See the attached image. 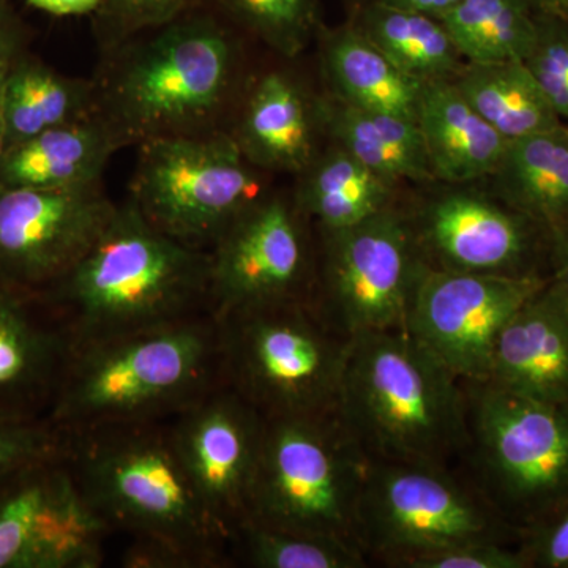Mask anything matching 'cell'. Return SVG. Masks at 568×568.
<instances>
[{
	"label": "cell",
	"instance_id": "d6a6232c",
	"mask_svg": "<svg viewBox=\"0 0 568 568\" xmlns=\"http://www.w3.org/2000/svg\"><path fill=\"white\" fill-rule=\"evenodd\" d=\"M203 0H103L93 14L104 50H114L141 33L200 9Z\"/></svg>",
	"mask_w": 568,
	"mask_h": 568
},
{
	"label": "cell",
	"instance_id": "8fae6325",
	"mask_svg": "<svg viewBox=\"0 0 568 568\" xmlns=\"http://www.w3.org/2000/svg\"><path fill=\"white\" fill-rule=\"evenodd\" d=\"M315 230L312 302L325 323L349 339L406 332L414 295L429 268L407 212L394 204L353 226Z\"/></svg>",
	"mask_w": 568,
	"mask_h": 568
},
{
	"label": "cell",
	"instance_id": "ba28073f",
	"mask_svg": "<svg viewBox=\"0 0 568 568\" xmlns=\"http://www.w3.org/2000/svg\"><path fill=\"white\" fill-rule=\"evenodd\" d=\"M368 463L336 413L265 418L246 519L358 545Z\"/></svg>",
	"mask_w": 568,
	"mask_h": 568
},
{
	"label": "cell",
	"instance_id": "4fadbf2b",
	"mask_svg": "<svg viewBox=\"0 0 568 568\" xmlns=\"http://www.w3.org/2000/svg\"><path fill=\"white\" fill-rule=\"evenodd\" d=\"M67 455L0 481V568L102 566L112 532L82 495Z\"/></svg>",
	"mask_w": 568,
	"mask_h": 568
},
{
	"label": "cell",
	"instance_id": "f35d334b",
	"mask_svg": "<svg viewBox=\"0 0 568 568\" xmlns=\"http://www.w3.org/2000/svg\"><path fill=\"white\" fill-rule=\"evenodd\" d=\"M549 272L568 293V222L549 231Z\"/></svg>",
	"mask_w": 568,
	"mask_h": 568
},
{
	"label": "cell",
	"instance_id": "60d3db41",
	"mask_svg": "<svg viewBox=\"0 0 568 568\" xmlns=\"http://www.w3.org/2000/svg\"><path fill=\"white\" fill-rule=\"evenodd\" d=\"M381 2L398 7V9L428 14V17L444 18L462 0H381Z\"/></svg>",
	"mask_w": 568,
	"mask_h": 568
},
{
	"label": "cell",
	"instance_id": "277c9868",
	"mask_svg": "<svg viewBox=\"0 0 568 568\" xmlns=\"http://www.w3.org/2000/svg\"><path fill=\"white\" fill-rule=\"evenodd\" d=\"M222 383L207 313L74 347L48 418L67 433L168 422Z\"/></svg>",
	"mask_w": 568,
	"mask_h": 568
},
{
	"label": "cell",
	"instance_id": "d4e9b609",
	"mask_svg": "<svg viewBox=\"0 0 568 568\" xmlns=\"http://www.w3.org/2000/svg\"><path fill=\"white\" fill-rule=\"evenodd\" d=\"M324 69L342 102L417 122L425 82L396 67L357 29L325 39Z\"/></svg>",
	"mask_w": 568,
	"mask_h": 568
},
{
	"label": "cell",
	"instance_id": "83f0119b",
	"mask_svg": "<svg viewBox=\"0 0 568 568\" xmlns=\"http://www.w3.org/2000/svg\"><path fill=\"white\" fill-rule=\"evenodd\" d=\"M294 194L298 209L320 230L353 226L394 205V185L336 148L316 156Z\"/></svg>",
	"mask_w": 568,
	"mask_h": 568
},
{
	"label": "cell",
	"instance_id": "e0dca14e",
	"mask_svg": "<svg viewBox=\"0 0 568 568\" xmlns=\"http://www.w3.org/2000/svg\"><path fill=\"white\" fill-rule=\"evenodd\" d=\"M168 424L197 496L231 547L235 529L248 518L265 417L222 383Z\"/></svg>",
	"mask_w": 568,
	"mask_h": 568
},
{
	"label": "cell",
	"instance_id": "3957f363",
	"mask_svg": "<svg viewBox=\"0 0 568 568\" xmlns=\"http://www.w3.org/2000/svg\"><path fill=\"white\" fill-rule=\"evenodd\" d=\"M110 52L97 112L123 144L219 130L239 73L237 41L219 18L200 7Z\"/></svg>",
	"mask_w": 568,
	"mask_h": 568
},
{
	"label": "cell",
	"instance_id": "2e32d148",
	"mask_svg": "<svg viewBox=\"0 0 568 568\" xmlns=\"http://www.w3.org/2000/svg\"><path fill=\"white\" fill-rule=\"evenodd\" d=\"M429 267L504 276H551L549 234L491 193L450 190L407 212Z\"/></svg>",
	"mask_w": 568,
	"mask_h": 568
},
{
	"label": "cell",
	"instance_id": "44dd1931",
	"mask_svg": "<svg viewBox=\"0 0 568 568\" xmlns=\"http://www.w3.org/2000/svg\"><path fill=\"white\" fill-rule=\"evenodd\" d=\"M122 138L99 112L7 148L0 189H70L100 183Z\"/></svg>",
	"mask_w": 568,
	"mask_h": 568
},
{
	"label": "cell",
	"instance_id": "8d00e7d4",
	"mask_svg": "<svg viewBox=\"0 0 568 568\" xmlns=\"http://www.w3.org/2000/svg\"><path fill=\"white\" fill-rule=\"evenodd\" d=\"M528 568H568V503L536 529L519 537Z\"/></svg>",
	"mask_w": 568,
	"mask_h": 568
},
{
	"label": "cell",
	"instance_id": "6da1fadb",
	"mask_svg": "<svg viewBox=\"0 0 568 568\" xmlns=\"http://www.w3.org/2000/svg\"><path fill=\"white\" fill-rule=\"evenodd\" d=\"M168 422L69 433L67 459L82 495L111 532L130 537L123 567L233 566L230 540L197 496Z\"/></svg>",
	"mask_w": 568,
	"mask_h": 568
},
{
	"label": "cell",
	"instance_id": "52a82bcc",
	"mask_svg": "<svg viewBox=\"0 0 568 568\" xmlns=\"http://www.w3.org/2000/svg\"><path fill=\"white\" fill-rule=\"evenodd\" d=\"M215 321L223 384L265 418L336 413L353 339L312 301L250 306Z\"/></svg>",
	"mask_w": 568,
	"mask_h": 568
},
{
	"label": "cell",
	"instance_id": "f1b7e54d",
	"mask_svg": "<svg viewBox=\"0 0 568 568\" xmlns=\"http://www.w3.org/2000/svg\"><path fill=\"white\" fill-rule=\"evenodd\" d=\"M353 28L422 82L455 80L466 63L440 18L369 0Z\"/></svg>",
	"mask_w": 568,
	"mask_h": 568
},
{
	"label": "cell",
	"instance_id": "484cf974",
	"mask_svg": "<svg viewBox=\"0 0 568 568\" xmlns=\"http://www.w3.org/2000/svg\"><path fill=\"white\" fill-rule=\"evenodd\" d=\"M454 82L507 141L566 125L523 61L466 62Z\"/></svg>",
	"mask_w": 568,
	"mask_h": 568
},
{
	"label": "cell",
	"instance_id": "74e56055",
	"mask_svg": "<svg viewBox=\"0 0 568 568\" xmlns=\"http://www.w3.org/2000/svg\"><path fill=\"white\" fill-rule=\"evenodd\" d=\"M24 33L7 3H0V73L10 69L24 52Z\"/></svg>",
	"mask_w": 568,
	"mask_h": 568
},
{
	"label": "cell",
	"instance_id": "ab89813d",
	"mask_svg": "<svg viewBox=\"0 0 568 568\" xmlns=\"http://www.w3.org/2000/svg\"><path fill=\"white\" fill-rule=\"evenodd\" d=\"M102 2L103 0H28L33 9L52 17H93Z\"/></svg>",
	"mask_w": 568,
	"mask_h": 568
},
{
	"label": "cell",
	"instance_id": "836d02e7",
	"mask_svg": "<svg viewBox=\"0 0 568 568\" xmlns=\"http://www.w3.org/2000/svg\"><path fill=\"white\" fill-rule=\"evenodd\" d=\"M525 63L568 125V20L537 11L536 41Z\"/></svg>",
	"mask_w": 568,
	"mask_h": 568
},
{
	"label": "cell",
	"instance_id": "8992f818",
	"mask_svg": "<svg viewBox=\"0 0 568 568\" xmlns=\"http://www.w3.org/2000/svg\"><path fill=\"white\" fill-rule=\"evenodd\" d=\"M467 446L459 473L519 537L568 503V402L465 383Z\"/></svg>",
	"mask_w": 568,
	"mask_h": 568
},
{
	"label": "cell",
	"instance_id": "9c48e42d",
	"mask_svg": "<svg viewBox=\"0 0 568 568\" xmlns=\"http://www.w3.org/2000/svg\"><path fill=\"white\" fill-rule=\"evenodd\" d=\"M518 544L519 536L457 469L369 459L357 544L369 564L407 559L466 541Z\"/></svg>",
	"mask_w": 568,
	"mask_h": 568
},
{
	"label": "cell",
	"instance_id": "7a4b0ae2",
	"mask_svg": "<svg viewBox=\"0 0 568 568\" xmlns=\"http://www.w3.org/2000/svg\"><path fill=\"white\" fill-rule=\"evenodd\" d=\"M209 275V252L163 233L129 200L80 263L36 295L74 349L207 315Z\"/></svg>",
	"mask_w": 568,
	"mask_h": 568
},
{
	"label": "cell",
	"instance_id": "1f68e13d",
	"mask_svg": "<svg viewBox=\"0 0 568 568\" xmlns=\"http://www.w3.org/2000/svg\"><path fill=\"white\" fill-rule=\"evenodd\" d=\"M230 20L293 59L312 39L316 26V0H216Z\"/></svg>",
	"mask_w": 568,
	"mask_h": 568
},
{
	"label": "cell",
	"instance_id": "b9f144b4",
	"mask_svg": "<svg viewBox=\"0 0 568 568\" xmlns=\"http://www.w3.org/2000/svg\"><path fill=\"white\" fill-rule=\"evenodd\" d=\"M538 13L568 20V0H532Z\"/></svg>",
	"mask_w": 568,
	"mask_h": 568
},
{
	"label": "cell",
	"instance_id": "9a60e30c",
	"mask_svg": "<svg viewBox=\"0 0 568 568\" xmlns=\"http://www.w3.org/2000/svg\"><path fill=\"white\" fill-rule=\"evenodd\" d=\"M100 183L0 189V282L37 294L92 248L118 212Z\"/></svg>",
	"mask_w": 568,
	"mask_h": 568
},
{
	"label": "cell",
	"instance_id": "7402d4cb",
	"mask_svg": "<svg viewBox=\"0 0 568 568\" xmlns=\"http://www.w3.org/2000/svg\"><path fill=\"white\" fill-rule=\"evenodd\" d=\"M417 125L435 181H488L508 141L467 102L454 80L425 82Z\"/></svg>",
	"mask_w": 568,
	"mask_h": 568
},
{
	"label": "cell",
	"instance_id": "ffe728a7",
	"mask_svg": "<svg viewBox=\"0 0 568 568\" xmlns=\"http://www.w3.org/2000/svg\"><path fill=\"white\" fill-rule=\"evenodd\" d=\"M316 118L317 104L291 74L267 71L246 92L230 133L257 170L302 174L316 159Z\"/></svg>",
	"mask_w": 568,
	"mask_h": 568
},
{
	"label": "cell",
	"instance_id": "603a6c76",
	"mask_svg": "<svg viewBox=\"0 0 568 568\" xmlns=\"http://www.w3.org/2000/svg\"><path fill=\"white\" fill-rule=\"evenodd\" d=\"M488 193L552 231L568 222V125L508 141Z\"/></svg>",
	"mask_w": 568,
	"mask_h": 568
},
{
	"label": "cell",
	"instance_id": "4dcf8cb0",
	"mask_svg": "<svg viewBox=\"0 0 568 568\" xmlns=\"http://www.w3.org/2000/svg\"><path fill=\"white\" fill-rule=\"evenodd\" d=\"M233 562L253 568H366L358 545L339 538L242 523L231 538Z\"/></svg>",
	"mask_w": 568,
	"mask_h": 568
},
{
	"label": "cell",
	"instance_id": "4316f807",
	"mask_svg": "<svg viewBox=\"0 0 568 568\" xmlns=\"http://www.w3.org/2000/svg\"><path fill=\"white\" fill-rule=\"evenodd\" d=\"M95 112V82L63 77L24 54L7 74L3 119L9 145L81 121Z\"/></svg>",
	"mask_w": 568,
	"mask_h": 568
},
{
	"label": "cell",
	"instance_id": "cb8c5ba5",
	"mask_svg": "<svg viewBox=\"0 0 568 568\" xmlns=\"http://www.w3.org/2000/svg\"><path fill=\"white\" fill-rule=\"evenodd\" d=\"M339 148L384 181H435L417 122L364 110L342 100L317 104Z\"/></svg>",
	"mask_w": 568,
	"mask_h": 568
},
{
	"label": "cell",
	"instance_id": "d590c367",
	"mask_svg": "<svg viewBox=\"0 0 568 568\" xmlns=\"http://www.w3.org/2000/svg\"><path fill=\"white\" fill-rule=\"evenodd\" d=\"M399 568H528L518 544L478 540L425 552Z\"/></svg>",
	"mask_w": 568,
	"mask_h": 568
},
{
	"label": "cell",
	"instance_id": "f546056e",
	"mask_svg": "<svg viewBox=\"0 0 568 568\" xmlns=\"http://www.w3.org/2000/svg\"><path fill=\"white\" fill-rule=\"evenodd\" d=\"M440 20L473 63L525 62L537 36L532 0H462Z\"/></svg>",
	"mask_w": 568,
	"mask_h": 568
},
{
	"label": "cell",
	"instance_id": "5b68a950",
	"mask_svg": "<svg viewBox=\"0 0 568 568\" xmlns=\"http://www.w3.org/2000/svg\"><path fill=\"white\" fill-rule=\"evenodd\" d=\"M336 414L368 459L462 466L465 381L407 332L353 339Z\"/></svg>",
	"mask_w": 568,
	"mask_h": 568
},
{
	"label": "cell",
	"instance_id": "7c38bea8",
	"mask_svg": "<svg viewBox=\"0 0 568 568\" xmlns=\"http://www.w3.org/2000/svg\"><path fill=\"white\" fill-rule=\"evenodd\" d=\"M209 257L213 317L250 306L312 301L316 230L294 197L265 194L220 235Z\"/></svg>",
	"mask_w": 568,
	"mask_h": 568
},
{
	"label": "cell",
	"instance_id": "30bf717a",
	"mask_svg": "<svg viewBox=\"0 0 568 568\" xmlns=\"http://www.w3.org/2000/svg\"><path fill=\"white\" fill-rule=\"evenodd\" d=\"M130 192L153 226L205 252L268 193L260 170L223 130L142 142Z\"/></svg>",
	"mask_w": 568,
	"mask_h": 568
},
{
	"label": "cell",
	"instance_id": "ee69618b",
	"mask_svg": "<svg viewBox=\"0 0 568 568\" xmlns=\"http://www.w3.org/2000/svg\"><path fill=\"white\" fill-rule=\"evenodd\" d=\"M0 3H7V0H0Z\"/></svg>",
	"mask_w": 568,
	"mask_h": 568
},
{
	"label": "cell",
	"instance_id": "ac0fdd59",
	"mask_svg": "<svg viewBox=\"0 0 568 568\" xmlns=\"http://www.w3.org/2000/svg\"><path fill=\"white\" fill-rule=\"evenodd\" d=\"M73 346L36 294L0 282V420L48 417Z\"/></svg>",
	"mask_w": 568,
	"mask_h": 568
},
{
	"label": "cell",
	"instance_id": "d6986e66",
	"mask_svg": "<svg viewBox=\"0 0 568 568\" xmlns=\"http://www.w3.org/2000/svg\"><path fill=\"white\" fill-rule=\"evenodd\" d=\"M487 383L514 394L568 402V293L549 278L497 338Z\"/></svg>",
	"mask_w": 568,
	"mask_h": 568
},
{
	"label": "cell",
	"instance_id": "e575fe53",
	"mask_svg": "<svg viewBox=\"0 0 568 568\" xmlns=\"http://www.w3.org/2000/svg\"><path fill=\"white\" fill-rule=\"evenodd\" d=\"M69 439V433L48 417L0 420V481L44 459L65 457Z\"/></svg>",
	"mask_w": 568,
	"mask_h": 568
},
{
	"label": "cell",
	"instance_id": "5bb4252c",
	"mask_svg": "<svg viewBox=\"0 0 568 568\" xmlns=\"http://www.w3.org/2000/svg\"><path fill=\"white\" fill-rule=\"evenodd\" d=\"M549 278L429 267L414 295L406 332L459 379L487 381L500 332Z\"/></svg>",
	"mask_w": 568,
	"mask_h": 568
},
{
	"label": "cell",
	"instance_id": "7bdbcfd3",
	"mask_svg": "<svg viewBox=\"0 0 568 568\" xmlns=\"http://www.w3.org/2000/svg\"><path fill=\"white\" fill-rule=\"evenodd\" d=\"M10 69L0 73V163H2L3 153H6L7 145H9V142H7L6 119H3V89H6L7 74H9Z\"/></svg>",
	"mask_w": 568,
	"mask_h": 568
}]
</instances>
